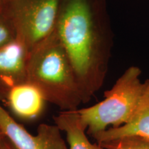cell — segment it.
<instances>
[{"label":"cell","instance_id":"obj_13","mask_svg":"<svg viewBox=\"0 0 149 149\" xmlns=\"http://www.w3.org/2000/svg\"><path fill=\"white\" fill-rule=\"evenodd\" d=\"M5 138L6 137H4V135H3V133H1V130H0V149H2L3 148Z\"/></svg>","mask_w":149,"mask_h":149},{"label":"cell","instance_id":"obj_14","mask_svg":"<svg viewBox=\"0 0 149 149\" xmlns=\"http://www.w3.org/2000/svg\"><path fill=\"white\" fill-rule=\"evenodd\" d=\"M6 1L7 0H0V13H1V11H2V9Z\"/></svg>","mask_w":149,"mask_h":149},{"label":"cell","instance_id":"obj_3","mask_svg":"<svg viewBox=\"0 0 149 149\" xmlns=\"http://www.w3.org/2000/svg\"><path fill=\"white\" fill-rule=\"evenodd\" d=\"M139 67L128 68L113 87L104 93V99L90 107L77 109L81 122L89 135L130 122L149 103V79L141 82Z\"/></svg>","mask_w":149,"mask_h":149},{"label":"cell","instance_id":"obj_8","mask_svg":"<svg viewBox=\"0 0 149 149\" xmlns=\"http://www.w3.org/2000/svg\"><path fill=\"white\" fill-rule=\"evenodd\" d=\"M55 124L66 135L69 149H104L96 143L92 144L87 137V128L81 122L77 110L60 111L53 117Z\"/></svg>","mask_w":149,"mask_h":149},{"label":"cell","instance_id":"obj_11","mask_svg":"<svg viewBox=\"0 0 149 149\" xmlns=\"http://www.w3.org/2000/svg\"><path fill=\"white\" fill-rule=\"evenodd\" d=\"M16 39V33L9 19L0 13V48Z\"/></svg>","mask_w":149,"mask_h":149},{"label":"cell","instance_id":"obj_12","mask_svg":"<svg viewBox=\"0 0 149 149\" xmlns=\"http://www.w3.org/2000/svg\"><path fill=\"white\" fill-rule=\"evenodd\" d=\"M2 149H17V148L13 146V145L11 144L10 141H8V139L5 138Z\"/></svg>","mask_w":149,"mask_h":149},{"label":"cell","instance_id":"obj_6","mask_svg":"<svg viewBox=\"0 0 149 149\" xmlns=\"http://www.w3.org/2000/svg\"><path fill=\"white\" fill-rule=\"evenodd\" d=\"M29 53L17 39L0 48V95L6 98L13 87L27 82Z\"/></svg>","mask_w":149,"mask_h":149},{"label":"cell","instance_id":"obj_7","mask_svg":"<svg viewBox=\"0 0 149 149\" xmlns=\"http://www.w3.org/2000/svg\"><path fill=\"white\" fill-rule=\"evenodd\" d=\"M5 100L14 114L26 120H34L40 116L46 102L40 91L29 82L13 87Z\"/></svg>","mask_w":149,"mask_h":149},{"label":"cell","instance_id":"obj_2","mask_svg":"<svg viewBox=\"0 0 149 149\" xmlns=\"http://www.w3.org/2000/svg\"><path fill=\"white\" fill-rule=\"evenodd\" d=\"M27 82L61 111H75L83 104L73 66L55 29L30 52Z\"/></svg>","mask_w":149,"mask_h":149},{"label":"cell","instance_id":"obj_1","mask_svg":"<svg viewBox=\"0 0 149 149\" xmlns=\"http://www.w3.org/2000/svg\"><path fill=\"white\" fill-rule=\"evenodd\" d=\"M55 31L73 66L83 104L107 77L113 33L107 0H61Z\"/></svg>","mask_w":149,"mask_h":149},{"label":"cell","instance_id":"obj_5","mask_svg":"<svg viewBox=\"0 0 149 149\" xmlns=\"http://www.w3.org/2000/svg\"><path fill=\"white\" fill-rule=\"evenodd\" d=\"M0 130L17 149H68L55 124H41L33 135L17 122L0 104Z\"/></svg>","mask_w":149,"mask_h":149},{"label":"cell","instance_id":"obj_9","mask_svg":"<svg viewBox=\"0 0 149 149\" xmlns=\"http://www.w3.org/2000/svg\"><path fill=\"white\" fill-rule=\"evenodd\" d=\"M92 137L99 144L126 137L149 139V103L144 106L127 124L118 128H107Z\"/></svg>","mask_w":149,"mask_h":149},{"label":"cell","instance_id":"obj_4","mask_svg":"<svg viewBox=\"0 0 149 149\" xmlns=\"http://www.w3.org/2000/svg\"><path fill=\"white\" fill-rule=\"evenodd\" d=\"M61 0H7L1 13L31 52L55 31Z\"/></svg>","mask_w":149,"mask_h":149},{"label":"cell","instance_id":"obj_10","mask_svg":"<svg viewBox=\"0 0 149 149\" xmlns=\"http://www.w3.org/2000/svg\"><path fill=\"white\" fill-rule=\"evenodd\" d=\"M100 145L104 149H149V139L126 137Z\"/></svg>","mask_w":149,"mask_h":149}]
</instances>
